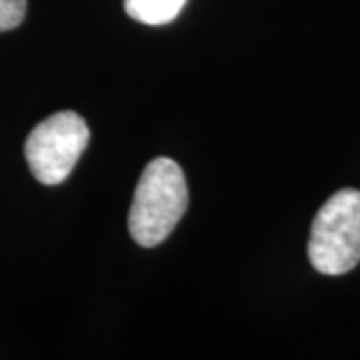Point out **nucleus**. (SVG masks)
I'll list each match as a JSON object with an SVG mask.
<instances>
[{"label": "nucleus", "instance_id": "nucleus-1", "mask_svg": "<svg viewBox=\"0 0 360 360\" xmlns=\"http://www.w3.org/2000/svg\"><path fill=\"white\" fill-rule=\"evenodd\" d=\"M188 206V186L182 168L167 156L148 162L142 170L130 206L129 229L141 246L167 240Z\"/></svg>", "mask_w": 360, "mask_h": 360}, {"label": "nucleus", "instance_id": "nucleus-2", "mask_svg": "<svg viewBox=\"0 0 360 360\" xmlns=\"http://www.w3.org/2000/svg\"><path fill=\"white\" fill-rule=\"evenodd\" d=\"M310 264L321 274H347L360 262V191L335 193L312 220Z\"/></svg>", "mask_w": 360, "mask_h": 360}, {"label": "nucleus", "instance_id": "nucleus-3", "mask_svg": "<svg viewBox=\"0 0 360 360\" xmlns=\"http://www.w3.org/2000/svg\"><path fill=\"white\" fill-rule=\"evenodd\" d=\"M86 120L72 110H60L37 124L25 144L26 162L42 184H60L68 179L89 144Z\"/></svg>", "mask_w": 360, "mask_h": 360}, {"label": "nucleus", "instance_id": "nucleus-4", "mask_svg": "<svg viewBox=\"0 0 360 360\" xmlns=\"http://www.w3.org/2000/svg\"><path fill=\"white\" fill-rule=\"evenodd\" d=\"M186 0H124V11L142 25L160 26L172 22Z\"/></svg>", "mask_w": 360, "mask_h": 360}, {"label": "nucleus", "instance_id": "nucleus-5", "mask_svg": "<svg viewBox=\"0 0 360 360\" xmlns=\"http://www.w3.org/2000/svg\"><path fill=\"white\" fill-rule=\"evenodd\" d=\"M25 16L26 0H0V32L16 28Z\"/></svg>", "mask_w": 360, "mask_h": 360}]
</instances>
